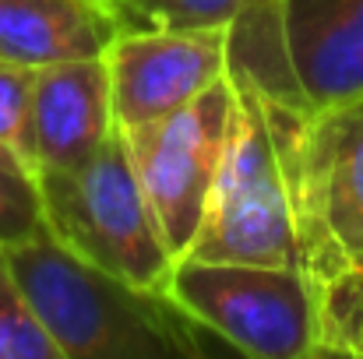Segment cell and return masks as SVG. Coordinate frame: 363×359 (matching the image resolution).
Returning <instances> with one entry per match:
<instances>
[{
	"instance_id": "15",
	"label": "cell",
	"mask_w": 363,
	"mask_h": 359,
	"mask_svg": "<svg viewBox=\"0 0 363 359\" xmlns=\"http://www.w3.org/2000/svg\"><path fill=\"white\" fill-rule=\"evenodd\" d=\"M32 92L35 67L0 57V144L35 166L32 155Z\"/></svg>"
},
{
	"instance_id": "13",
	"label": "cell",
	"mask_w": 363,
	"mask_h": 359,
	"mask_svg": "<svg viewBox=\"0 0 363 359\" xmlns=\"http://www.w3.org/2000/svg\"><path fill=\"white\" fill-rule=\"evenodd\" d=\"M279 0H117L127 25H237Z\"/></svg>"
},
{
	"instance_id": "6",
	"label": "cell",
	"mask_w": 363,
	"mask_h": 359,
	"mask_svg": "<svg viewBox=\"0 0 363 359\" xmlns=\"http://www.w3.org/2000/svg\"><path fill=\"white\" fill-rule=\"evenodd\" d=\"M237 120V85L226 74L194 103L169 117L121 130L138 183L155 212L169 253L180 261L201 229L230 134Z\"/></svg>"
},
{
	"instance_id": "8",
	"label": "cell",
	"mask_w": 363,
	"mask_h": 359,
	"mask_svg": "<svg viewBox=\"0 0 363 359\" xmlns=\"http://www.w3.org/2000/svg\"><path fill=\"white\" fill-rule=\"evenodd\" d=\"M279 32L300 110L363 96V0H279Z\"/></svg>"
},
{
	"instance_id": "2",
	"label": "cell",
	"mask_w": 363,
	"mask_h": 359,
	"mask_svg": "<svg viewBox=\"0 0 363 359\" xmlns=\"http://www.w3.org/2000/svg\"><path fill=\"white\" fill-rule=\"evenodd\" d=\"M237 85L233 134L187 257L243 264H300L296 208L282 155V130L268 92L230 64ZM303 268V264H300Z\"/></svg>"
},
{
	"instance_id": "9",
	"label": "cell",
	"mask_w": 363,
	"mask_h": 359,
	"mask_svg": "<svg viewBox=\"0 0 363 359\" xmlns=\"http://www.w3.org/2000/svg\"><path fill=\"white\" fill-rule=\"evenodd\" d=\"M117 134L106 57L35 71L32 155L35 169H78Z\"/></svg>"
},
{
	"instance_id": "3",
	"label": "cell",
	"mask_w": 363,
	"mask_h": 359,
	"mask_svg": "<svg viewBox=\"0 0 363 359\" xmlns=\"http://www.w3.org/2000/svg\"><path fill=\"white\" fill-rule=\"evenodd\" d=\"M272 106L282 130L303 271L321 282L363 268V96L311 113L279 99Z\"/></svg>"
},
{
	"instance_id": "14",
	"label": "cell",
	"mask_w": 363,
	"mask_h": 359,
	"mask_svg": "<svg viewBox=\"0 0 363 359\" xmlns=\"http://www.w3.org/2000/svg\"><path fill=\"white\" fill-rule=\"evenodd\" d=\"M0 359H64L0 257Z\"/></svg>"
},
{
	"instance_id": "12",
	"label": "cell",
	"mask_w": 363,
	"mask_h": 359,
	"mask_svg": "<svg viewBox=\"0 0 363 359\" xmlns=\"http://www.w3.org/2000/svg\"><path fill=\"white\" fill-rule=\"evenodd\" d=\"M46 226L39 169L0 144V250L39 237Z\"/></svg>"
},
{
	"instance_id": "1",
	"label": "cell",
	"mask_w": 363,
	"mask_h": 359,
	"mask_svg": "<svg viewBox=\"0 0 363 359\" xmlns=\"http://www.w3.org/2000/svg\"><path fill=\"white\" fill-rule=\"evenodd\" d=\"M64 359L201 356L198 324L162 292L138 289L67 250L50 229L0 250Z\"/></svg>"
},
{
	"instance_id": "5",
	"label": "cell",
	"mask_w": 363,
	"mask_h": 359,
	"mask_svg": "<svg viewBox=\"0 0 363 359\" xmlns=\"http://www.w3.org/2000/svg\"><path fill=\"white\" fill-rule=\"evenodd\" d=\"M166 296L205 331L254 359L318 356V289L300 264L180 257Z\"/></svg>"
},
{
	"instance_id": "11",
	"label": "cell",
	"mask_w": 363,
	"mask_h": 359,
	"mask_svg": "<svg viewBox=\"0 0 363 359\" xmlns=\"http://www.w3.org/2000/svg\"><path fill=\"white\" fill-rule=\"evenodd\" d=\"M318 289V356L363 359V268L335 271Z\"/></svg>"
},
{
	"instance_id": "7",
	"label": "cell",
	"mask_w": 363,
	"mask_h": 359,
	"mask_svg": "<svg viewBox=\"0 0 363 359\" xmlns=\"http://www.w3.org/2000/svg\"><path fill=\"white\" fill-rule=\"evenodd\" d=\"M233 64L230 25H127L106 50L117 130L177 113Z\"/></svg>"
},
{
	"instance_id": "4",
	"label": "cell",
	"mask_w": 363,
	"mask_h": 359,
	"mask_svg": "<svg viewBox=\"0 0 363 359\" xmlns=\"http://www.w3.org/2000/svg\"><path fill=\"white\" fill-rule=\"evenodd\" d=\"M46 226L67 250L138 289L166 296L177 257L138 183L123 134L78 169H39Z\"/></svg>"
},
{
	"instance_id": "10",
	"label": "cell",
	"mask_w": 363,
	"mask_h": 359,
	"mask_svg": "<svg viewBox=\"0 0 363 359\" xmlns=\"http://www.w3.org/2000/svg\"><path fill=\"white\" fill-rule=\"evenodd\" d=\"M123 28L117 0H0V57L35 71L106 57Z\"/></svg>"
}]
</instances>
